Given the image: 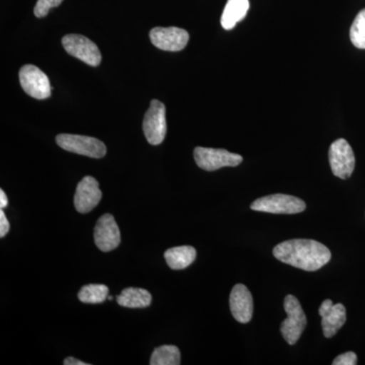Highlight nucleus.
<instances>
[{
	"instance_id": "f257e3e1",
	"label": "nucleus",
	"mask_w": 365,
	"mask_h": 365,
	"mask_svg": "<svg viewBox=\"0 0 365 365\" xmlns=\"http://www.w3.org/2000/svg\"><path fill=\"white\" fill-rule=\"evenodd\" d=\"M276 259L304 271H317L331 260L330 250L314 240H289L273 249Z\"/></svg>"
},
{
	"instance_id": "f03ea898",
	"label": "nucleus",
	"mask_w": 365,
	"mask_h": 365,
	"mask_svg": "<svg viewBox=\"0 0 365 365\" xmlns=\"http://www.w3.org/2000/svg\"><path fill=\"white\" fill-rule=\"evenodd\" d=\"M284 309L287 319L280 326V332L289 345L299 340L307 327V317L299 300L289 294L284 299Z\"/></svg>"
},
{
	"instance_id": "7ed1b4c3",
	"label": "nucleus",
	"mask_w": 365,
	"mask_h": 365,
	"mask_svg": "<svg viewBox=\"0 0 365 365\" xmlns=\"http://www.w3.org/2000/svg\"><path fill=\"white\" fill-rule=\"evenodd\" d=\"M255 211L273 215H297L306 210L307 205L302 199L285 194H273L257 199L252 203Z\"/></svg>"
},
{
	"instance_id": "20e7f679",
	"label": "nucleus",
	"mask_w": 365,
	"mask_h": 365,
	"mask_svg": "<svg viewBox=\"0 0 365 365\" xmlns=\"http://www.w3.org/2000/svg\"><path fill=\"white\" fill-rule=\"evenodd\" d=\"M56 143L64 150L85 157L102 158L107 153V148L104 143L93 137L59 134L56 137Z\"/></svg>"
},
{
	"instance_id": "39448f33",
	"label": "nucleus",
	"mask_w": 365,
	"mask_h": 365,
	"mask_svg": "<svg viewBox=\"0 0 365 365\" xmlns=\"http://www.w3.org/2000/svg\"><path fill=\"white\" fill-rule=\"evenodd\" d=\"M194 158L200 169L213 172L225 167H237L242 162V155L216 148H196Z\"/></svg>"
},
{
	"instance_id": "423d86ee",
	"label": "nucleus",
	"mask_w": 365,
	"mask_h": 365,
	"mask_svg": "<svg viewBox=\"0 0 365 365\" xmlns=\"http://www.w3.org/2000/svg\"><path fill=\"white\" fill-rule=\"evenodd\" d=\"M167 119L165 107L158 100L151 101L150 109L146 112L143 120V132L148 143L158 145L165 140L167 135Z\"/></svg>"
},
{
	"instance_id": "0eeeda50",
	"label": "nucleus",
	"mask_w": 365,
	"mask_h": 365,
	"mask_svg": "<svg viewBox=\"0 0 365 365\" xmlns=\"http://www.w3.org/2000/svg\"><path fill=\"white\" fill-rule=\"evenodd\" d=\"M64 49L71 56L76 57L88 66H98L102 61V55L98 46L85 36L71 34L62 39Z\"/></svg>"
},
{
	"instance_id": "6e6552de",
	"label": "nucleus",
	"mask_w": 365,
	"mask_h": 365,
	"mask_svg": "<svg viewBox=\"0 0 365 365\" xmlns=\"http://www.w3.org/2000/svg\"><path fill=\"white\" fill-rule=\"evenodd\" d=\"M329 162L336 177L342 180L351 177L355 168V155L351 146L345 139H337L331 144Z\"/></svg>"
},
{
	"instance_id": "1a4fd4ad",
	"label": "nucleus",
	"mask_w": 365,
	"mask_h": 365,
	"mask_svg": "<svg viewBox=\"0 0 365 365\" xmlns=\"http://www.w3.org/2000/svg\"><path fill=\"white\" fill-rule=\"evenodd\" d=\"M20 83L29 96L37 100H45L51 96L49 78L39 67L26 64L20 71Z\"/></svg>"
},
{
	"instance_id": "9d476101",
	"label": "nucleus",
	"mask_w": 365,
	"mask_h": 365,
	"mask_svg": "<svg viewBox=\"0 0 365 365\" xmlns=\"http://www.w3.org/2000/svg\"><path fill=\"white\" fill-rule=\"evenodd\" d=\"M150 38L151 43L158 49L170 52L181 51L189 42L188 32L176 26L153 29Z\"/></svg>"
},
{
	"instance_id": "9b49d317",
	"label": "nucleus",
	"mask_w": 365,
	"mask_h": 365,
	"mask_svg": "<svg viewBox=\"0 0 365 365\" xmlns=\"http://www.w3.org/2000/svg\"><path fill=\"white\" fill-rule=\"evenodd\" d=\"M121 242L119 227L114 216L106 213L98 218L95 227V242L102 252H110L118 248Z\"/></svg>"
},
{
	"instance_id": "f8f14e48",
	"label": "nucleus",
	"mask_w": 365,
	"mask_h": 365,
	"mask_svg": "<svg viewBox=\"0 0 365 365\" xmlns=\"http://www.w3.org/2000/svg\"><path fill=\"white\" fill-rule=\"evenodd\" d=\"M103 193L98 182L93 177H85L78 182L74 195V206L79 213H88L97 207L102 200Z\"/></svg>"
},
{
	"instance_id": "ddd939ff",
	"label": "nucleus",
	"mask_w": 365,
	"mask_h": 365,
	"mask_svg": "<svg viewBox=\"0 0 365 365\" xmlns=\"http://www.w3.org/2000/svg\"><path fill=\"white\" fill-rule=\"evenodd\" d=\"M322 317V328L326 338H332L346 323V309L342 304H334L332 300L326 299L319 309Z\"/></svg>"
},
{
	"instance_id": "4468645a",
	"label": "nucleus",
	"mask_w": 365,
	"mask_h": 365,
	"mask_svg": "<svg viewBox=\"0 0 365 365\" xmlns=\"http://www.w3.org/2000/svg\"><path fill=\"white\" fill-rule=\"evenodd\" d=\"M230 312L237 322L249 323L253 317L254 302L251 292L244 284H237L232 288L230 297Z\"/></svg>"
},
{
	"instance_id": "2eb2a0df",
	"label": "nucleus",
	"mask_w": 365,
	"mask_h": 365,
	"mask_svg": "<svg viewBox=\"0 0 365 365\" xmlns=\"http://www.w3.org/2000/svg\"><path fill=\"white\" fill-rule=\"evenodd\" d=\"M249 9V0H227L222 16L223 29L232 30L237 23L246 18Z\"/></svg>"
},
{
	"instance_id": "dca6fc26",
	"label": "nucleus",
	"mask_w": 365,
	"mask_h": 365,
	"mask_svg": "<svg viewBox=\"0 0 365 365\" xmlns=\"http://www.w3.org/2000/svg\"><path fill=\"white\" fill-rule=\"evenodd\" d=\"M196 256V250L191 246L175 247L165 253V261L173 270H182L189 267L195 261Z\"/></svg>"
},
{
	"instance_id": "f3484780",
	"label": "nucleus",
	"mask_w": 365,
	"mask_h": 365,
	"mask_svg": "<svg viewBox=\"0 0 365 365\" xmlns=\"http://www.w3.org/2000/svg\"><path fill=\"white\" fill-rule=\"evenodd\" d=\"M151 294L143 288L129 287L125 288L123 292L117 297L118 304L121 307H131V309H140L150 306Z\"/></svg>"
},
{
	"instance_id": "a211bd4d",
	"label": "nucleus",
	"mask_w": 365,
	"mask_h": 365,
	"mask_svg": "<svg viewBox=\"0 0 365 365\" xmlns=\"http://www.w3.org/2000/svg\"><path fill=\"white\" fill-rule=\"evenodd\" d=\"M151 365H179L181 364V352L174 345H163L155 348L151 355Z\"/></svg>"
},
{
	"instance_id": "6ab92c4d",
	"label": "nucleus",
	"mask_w": 365,
	"mask_h": 365,
	"mask_svg": "<svg viewBox=\"0 0 365 365\" xmlns=\"http://www.w3.org/2000/svg\"><path fill=\"white\" fill-rule=\"evenodd\" d=\"M109 297V288L104 284H88L78 292V299L83 304H102Z\"/></svg>"
},
{
	"instance_id": "aec40b11",
	"label": "nucleus",
	"mask_w": 365,
	"mask_h": 365,
	"mask_svg": "<svg viewBox=\"0 0 365 365\" xmlns=\"http://www.w3.org/2000/svg\"><path fill=\"white\" fill-rule=\"evenodd\" d=\"M350 40L359 49H365V9L359 11L350 29Z\"/></svg>"
},
{
	"instance_id": "412c9836",
	"label": "nucleus",
	"mask_w": 365,
	"mask_h": 365,
	"mask_svg": "<svg viewBox=\"0 0 365 365\" xmlns=\"http://www.w3.org/2000/svg\"><path fill=\"white\" fill-rule=\"evenodd\" d=\"M63 0H38L34 14L37 18H44L53 7H57Z\"/></svg>"
},
{
	"instance_id": "4be33fe9",
	"label": "nucleus",
	"mask_w": 365,
	"mask_h": 365,
	"mask_svg": "<svg viewBox=\"0 0 365 365\" xmlns=\"http://www.w3.org/2000/svg\"><path fill=\"white\" fill-rule=\"evenodd\" d=\"M357 364V356L354 352H346L334 359L333 365Z\"/></svg>"
},
{
	"instance_id": "5701e85b",
	"label": "nucleus",
	"mask_w": 365,
	"mask_h": 365,
	"mask_svg": "<svg viewBox=\"0 0 365 365\" xmlns=\"http://www.w3.org/2000/svg\"><path fill=\"white\" fill-rule=\"evenodd\" d=\"M9 220H7L6 215H4V209L0 210V237H4L7 235V232H9Z\"/></svg>"
},
{
	"instance_id": "b1692460",
	"label": "nucleus",
	"mask_w": 365,
	"mask_h": 365,
	"mask_svg": "<svg viewBox=\"0 0 365 365\" xmlns=\"http://www.w3.org/2000/svg\"><path fill=\"white\" fill-rule=\"evenodd\" d=\"M64 365H88L86 362L81 361V360L73 359V357H67L63 362Z\"/></svg>"
},
{
	"instance_id": "393cba45",
	"label": "nucleus",
	"mask_w": 365,
	"mask_h": 365,
	"mask_svg": "<svg viewBox=\"0 0 365 365\" xmlns=\"http://www.w3.org/2000/svg\"><path fill=\"white\" fill-rule=\"evenodd\" d=\"M7 204H9V200H7L6 193H4V190H0V208H6Z\"/></svg>"
}]
</instances>
